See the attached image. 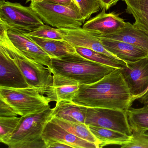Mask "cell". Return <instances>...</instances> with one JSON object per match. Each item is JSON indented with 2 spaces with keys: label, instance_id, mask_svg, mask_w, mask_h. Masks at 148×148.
<instances>
[{
  "label": "cell",
  "instance_id": "obj_29",
  "mask_svg": "<svg viewBox=\"0 0 148 148\" xmlns=\"http://www.w3.org/2000/svg\"><path fill=\"white\" fill-rule=\"evenodd\" d=\"M18 115L15 110L9 104L0 99V117L17 116Z\"/></svg>",
  "mask_w": 148,
  "mask_h": 148
},
{
  "label": "cell",
  "instance_id": "obj_14",
  "mask_svg": "<svg viewBox=\"0 0 148 148\" xmlns=\"http://www.w3.org/2000/svg\"><path fill=\"white\" fill-rule=\"evenodd\" d=\"M60 29L63 33L64 39L74 47L88 48L104 53L112 58L121 60L106 50L97 37L82 27Z\"/></svg>",
  "mask_w": 148,
  "mask_h": 148
},
{
  "label": "cell",
  "instance_id": "obj_10",
  "mask_svg": "<svg viewBox=\"0 0 148 148\" xmlns=\"http://www.w3.org/2000/svg\"><path fill=\"white\" fill-rule=\"evenodd\" d=\"M7 33L14 45L26 57L52 70L51 58L26 33L14 28L8 29Z\"/></svg>",
  "mask_w": 148,
  "mask_h": 148
},
{
  "label": "cell",
  "instance_id": "obj_12",
  "mask_svg": "<svg viewBox=\"0 0 148 148\" xmlns=\"http://www.w3.org/2000/svg\"><path fill=\"white\" fill-rule=\"evenodd\" d=\"M0 87H29L21 71L1 45H0Z\"/></svg>",
  "mask_w": 148,
  "mask_h": 148
},
{
  "label": "cell",
  "instance_id": "obj_34",
  "mask_svg": "<svg viewBox=\"0 0 148 148\" xmlns=\"http://www.w3.org/2000/svg\"><path fill=\"white\" fill-rule=\"evenodd\" d=\"M45 0H26V3L31 2V3H39L43 2Z\"/></svg>",
  "mask_w": 148,
  "mask_h": 148
},
{
  "label": "cell",
  "instance_id": "obj_16",
  "mask_svg": "<svg viewBox=\"0 0 148 148\" xmlns=\"http://www.w3.org/2000/svg\"><path fill=\"white\" fill-rule=\"evenodd\" d=\"M108 51L125 62L134 61L147 56L148 53L129 43L111 39L97 37Z\"/></svg>",
  "mask_w": 148,
  "mask_h": 148
},
{
  "label": "cell",
  "instance_id": "obj_5",
  "mask_svg": "<svg viewBox=\"0 0 148 148\" xmlns=\"http://www.w3.org/2000/svg\"><path fill=\"white\" fill-rule=\"evenodd\" d=\"M0 99L9 104L21 116L39 112L50 106L47 98L33 87H0Z\"/></svg>",
  "mask_w": 148,
  "mask_h": 148
},
{
  "label": "cell",
  "instance_id": "obj_19",
  "mask_svg": "<svg viewBox=\"0 0 148 148\" xmlns=\"http://www.w3.org/2000/svg\"><path fill=\"white\" fill-rule=\"evenodd\" d=\"M86 110V107L76 104L72 101L62 100L56 103L53 117L85 123Z\"/></svg>",
  "mask_w": 148,
  "mask_h": 148
},
{
  "label": "cell",
  "instance_id": "obj_22",
  "mask_svg": "<svg viewBox=\"0 0 148 148\" xmlns=\"http://www.w3.org/2000/svg\"><path fill=\"white\" fill-rule=\"evenodd\" d=\"M51 120L77 136L95 144L99 148V142L90 130L88 125L86 124L54 117H53Z\"/></svg>",
  "mask_w": 148,
  "mask_h": 148
},
{
  "label": "cell",
  "instance_id": "obj_3",
  "mask_svg": "<svg viewBox=\"0 0 148 148\" xmlns=\"http://www.w3.org/2000/svg\"><path fill=\"white\" fill-rule=\"evenodd\" d=\"M8 27L0 21V45L10 54L22 72L29 87L43 92L53 83L52 70L26 57L11 42L8 35ZM44 95V94H43Z\"/></svg>",
  "mask_w": 148,
  "mask_h": 148
},
{
  "label": "cell",
  "instance_id": "obj_6",
  "mask_svg": "<svg viewBox=\"0 0 148 148\" xmlns=\"http://www.w3.org/2000/svg\"><path fill=\"white\" fill-rule=\"evenodd\" d=\"M29 6L44 23L55 28H80L85 23L77 6H65L46 1L30 3Z\"/></svg>",
  "mask_w": 148,
  "mask_h": 148
},
{
  "label": "cell",
  "instance_id": "obj_18",
  "mask_svg": "<svg viewBox=\"0 0 148 148\" xmlns=\"http://www.w3.org/2000/svg\"><path fill=\"white\" fill-rule=\"evenodd\" d=\"M27 35L51 59L61 58L77 53L76 48L65 40L47 39Z\"/></svg>",
  "mask_w": 148,
  "mask_h": 148
},
{
  "label": "cell",
  "instance_id": "obj_31",
  "mask_svg": "<svg viewBox=\"0 0 148 148\" xmlns=\"http://www.w3.org/2000/svg\"><path fill=\"white\" fill-rule=\"evenodd\" d=\"M135 100H137L143 104L146 105L148 103V88L147 90L141 95L136 97Z\"/></svg>",
  "mask_w": 148,
  "mask_h": 148
},
{
  "label": "cell",
  "instance_id": "obj_8",
  "mask_svg": "<svg viewBox=\"0 0 148 148\" xmlns=\"http://www.w3.org/2000/svg\"><path fill=\"white\" fill-rule=\"evenodd\" d=\"M85 124L132 135L127 111L109 108L86 107Z\"/></svg>",
  "mask_w": 148,
  "mask_h": 148
},
{
  "label": "cell",
  "instance_id": "obj_30",
  "mask_svg": "<svg viewBox=\"0 0 148 148\" xmlns=\"http://www.w3.org/2000/svg\"><path fill=\"white\" fill-rule=\"evenodd\" d=\"M44 1L65 6L78 7L75 0H45Z\"/></svg>",
  "mask_w": 148,
  "mask_h": 148
},
{
  "label": "cell",
  "instance_id": "obj_23",
  "mask_svg": "<svg viewBox=\"0 0 148 148\" xmlns=\"http://www.w3.org/2000/svg\"><path fill=\"white\" fill-rule=\"evenodd\" d=\"M75 48L79 54L92 61L118 69H123L127 66V63L123 60L112 58L104 53L88 48L81 47Z\"/></svg>",
  "mask_w": 148,
  "mask_h": 148
},
{
  "label": "cell",
  "instance_id": "obj_15",
  "mask_svg": "<svg viewBox=\"0 0 148 148\" xmlns=\"http://www.w3.org/2000/svg\"><path fill=\"white\" fill-rule=\"evenodd\" d=\"M80 84L67 77L53 73V83L43 92L49 102L72 101L78 90Z\"/></svg>",
  "mask_w": 148,
  "mask_h": 148
},
{
  "label": "cell",
  "instance_id": "obj_7",
  "mask_svg": "<svg viewBox=\"0 0 148 148\" xmlns=\"http://www.w3.org/2000/svg\"><path fill=\"white\" fill-rule=\"evenodd\" d=\"M0 21L9 28L26 33L31 32L45 25L37 13L29 7L5 0L0 1Z\"/></svg>",
  "mask_w": 148,
  "mask_h": 148
},
{
  "label": "cell",
  "instance_id": "obj_26",
  "mask_svg": "<svg viewBox=\"0 0 148 148\" xmlns=\"http://www.w3.org/2000/svg\"><path fill=\"white\" fill-rule=\"evenodd\" d=\"M84 22L103 8L100 0H75Z\"/></svg>",
  "mask_w": 148,
  "mask_h": 148
},
{
  "label": "cell",
  "instance_id": "obj_37",
  "mask_svg": "<svg viewBox=\"0 0 148 148\" xmlns=\"http://www.w3.org/2000/svg\"><path fill=\"white\" fill-rule=\"evenodd\" d=\"M144 133L146 136H148V131L146 132H144Z\"/></svg>",
  "mask_w": 148,
  "mask_h": 148
},
{
  "label": "cell",
  "instance_id": "obj_25",
  "mask_svg": "<svg viewBox=\"0 0 148 148\" xmlns=\"http://www.w3.org/2000/svg\"><path fill=\"white\" fill-rule=\"evenodd\" d=\"M23 117H0V141L5 144L19 125Z\"/></svg>",
  "mask_w": 148,
  "mask_h": 148
},
{
  "label": "cell",
  "instance_id": "obj_28",
  "mask_svg": "<svg viewBox=\"0 0 148 148\" xmlns=\"http://www.w3.org/2000/svg\"><path fill=\"white\" fill-rule=\"evenodd\" d=\"M121 148H148V136L144 132L132 131L131 138L130 142L120 146Z\"/></svg>",
  "mask_w": 148,
  "mask_h": 148
},
{
  "label": "cell",
  "instance_id": "obj_27",
  "mask_svg": "<svg viewBox=\"0 0 148 148\" xmlns=\"http://www.w3.org/2000/svg\"><path fill=\"white\" fill-rule=\"evenodd\" d=\"M26 34L34 37L47 39H64L63 33L60 29L50 26L48 25H44L34 31Z\"/></svg>",
  "mask_w": 148,
  "mask_h": 148
},
{
  "label": "cell",
  "instance_id": "obj_38",
  "mask_svg": "<svg viewBox=\"0 0 148 148\" xmlns=\"http://www.w3.org/2000/svg\"><path fill=\"white\" fill-rule=\"evenodd\" d=\"M147 57H148V55H147Z\"/></svg>",
  "mask_w": 148,
  "mask_h": 148
},
{
  "label": "cell",
  "instance_id": "obj_21",
  "mask_svg": "<svg viewBox=\"0 0 148 148\" xmlns=\"http://www.w3.org/2000/svg\"><path fill=\"white\" fill-rule=\"evenodd\" d=\"M88 126L99 142V148L112 145L121 146L130 142L131 138V136H128L116 131L92 125Z\"/></svg>",
  "mask_w": 148,
  "mask_h": 148
},
{
  "label": "cell",
  "instance_id": "obj_35",
  "mask_svg": "<svg viewBox=\"0 0 148 148\" xmlns=\"http://www.w3.org/2000/svg\"><path fill=\"white\" fill-rule=\"evenodd\" d=\"M120 0H113V1L112 2L111 4L110 5V8L112 6L114 5H116Z\"/></svg>",
  "mask_w": 148,
  "mask_h": 148
},
{
  "label": "cell",
  "instance_id": "obj_32",
  "mask_svg": "<svg viewBox=\"0 0 148 148\" xmlns=\"http://www.w3.org/2000/svg\"><path fill=\"white\" fill-rule=\"evenodd\" d=\"M71 148V146L68 145L66 144L63 143H59V142H55L53 143L51 145H49L48 148Z\"/></svg>",
  "mask_w": 148,
  "mask_h": 148
},
{
  "label": "cell",
  "instance_id": "obj_36",
  "mask_svg": "<svg viewBox=\"0 0 148 148\" xmlns=\"http://www.w3.org/2000/svg\"><path fill=\"white\" fill-rule=\"evenodd\" d=\"M144 107H145V108H147V109H148V103L147 104H146V105H145L144 106Z\"/></svg>",
  "mask_w": 148,
  "mask_h": 148
},
{
  "label": "cell",
  "instance_id": "obj_2",
  "mask_svg": "<svg viewBox=\"0 0 148 148\" xmlns=\"http://www.w3.org/2000/svg\"><path fill=\"white\" fill-rule=\"evenodd\" d=\"M51 65L53 73L85 84L99 81L116 69L87 59L78 53L51 59Z\"/></svg>",
  "mask_w": 148,
  "mask_h": 148
},
{
  "label": "cell",
  "instance_id": "obj_4",
  "mask_svg": "<svg viewBox=\"0 0 148 148\" xmlns=\"http://www.w3.org/2000/svg\"><path fill=\"white\" fill-rule=\"evenodd\" d=\"M53 111L50 106L39 112L22 116L19 125L5 144L10 148H47L42 132L53 117Z\"/></svg>",
  "mask_w": 148,
  "mask_h": 148
},
{
  "label": "cell",
  "instance_id": "obj_9",
  "mask_svg": "<svg viewBox=\"0 0 148 148\" xmlns=\"http://www.w3.org/2000/svg\"><path fill=\"white\" fill-rule=\"evenodd\" d=\"M126 63L127 66L121 71L135 101L148 88V57Z\"/></svg>",
  "mask_w": 148,
  "mask_h": 148
},
{
  "label": "cell",
  "instance_id": "obj_33",
  "mask_svg": "<svg viewBox=\"0 0 148 148\" xmlns=\"http://www.w3.org/2000/svg\"><path fill=\"white\" fill-rule=\"evenodd\" d=\"M103 6V9H105L106 11L110 9V5L111 4L113 0H100Z\"/></svg>",
  "mask_w": 148,
  "mask_h": 148
},
{
  "label": "cell",
  "instance_id": "obj_1",
  "mask_svg": "<svg viewBox=\"0 0 148 148\" xmlns=\"http://www.w3.org/2000/svg\"><path fill=\"white\" fill-rule=\"evenodd\" d=\"M72 101L86 107L127 111L134 100L121 69L116 68L95 83L80 84Z\"/></svg>",
  "mask_w": 148,
  "mask_h": 148
},
{
  "label": "cell",
  "instance_id": "obj_24",
  "mask_svg": "<svg viewBox=\"0 0 148 148\" xmlns=\"http://www.w3.org/2000/svg\"><path fill=\"white\" fill-rule=\"evenodd\" d=\"M128 120L132 131L145 132L148 131V109L130 107L127 110Z\"/></svg>",
  "mask_w": 148,
  "mask_h": 148
},
{
  "label": "cell",
  "instance_id": "obj_20",
  "mask_svg": "<svg viewBox=\"0 0 148 148\" xmlns=\"http://www.w3.org/2000/svg\"><path fill=\"white\" fill-rule=\"evenodd\" d=\"M126 12L135 19L133 25L148 36V0H123Z\"/></svg>",
  "mask_w": 148,
  "mask_h": 148
},
{
  "label": "cell",
  "instance_id": "obj_11",
  "mask_svg": "<svg viewBox=\"0 0 148 148\" xmlns=\"http://www.w3.org/2000/svg\"><path fill=\"white\" fill-rule=\"evenodd\" d=\"M42 136L47 148L55 142L66 144L73 148H98L95 144L73 135L51 119L45 126Z\"/></svg>",
  "mask_w": 148,
  "mask_h": 148
},
{
  "label": "cell",
  "instance_id": "obj_13",
  "mask_svg": "<svg viewBox=\"0 0 148 148\" xmlns=\"http://www.w3.org/2000/svg\"><path fill=\"white\" fill-rule=\"evenodd\" d=\"M106 10L85 22L82 28L97 36H103L113 33L125 25L124 20L114 12L106 13Z\"/></svg>",
  "mask_w": 148,
  "mask_h": 148
},
{
  "label": "cell",
  "instance_id": "obj_17",
  "mask_svg": "<svg viewBox=\"0 0 148 148\" xmlns=\"http://www.w3.org/2000/svg\"><path fill=\"white\" fill-rule=\"evenodd\" d=\"M97 37L123 41L136 46L148 53V35L130 22H125L123 27L115 32Z\"/></svg>",
  "mask_w": 148,
  "mask_h": 148
}]
</instances>
